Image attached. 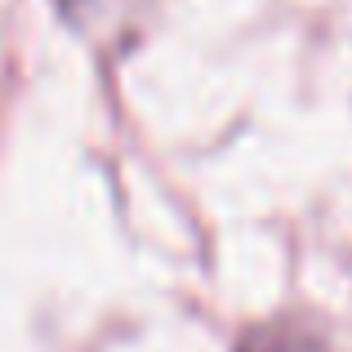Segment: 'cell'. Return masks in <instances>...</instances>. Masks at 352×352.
Segmentation results:
<instances>
[{"instance_id": "cell-1", "label": "cell", "mask_w": 352, "mask_h": 352, "mask_svg": "<svg viewBox=\"0 0 352 352\" xmlns=\"http://www.w3.org/2000/svg\"><path fill=\"white\" fill-rule=\"evenodd\" d=\"M236 352H326V348L303 326H258L236 344Z\"/></svg>"}]
</instances>
